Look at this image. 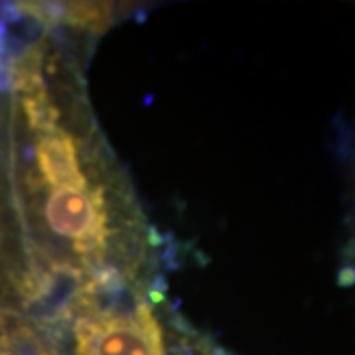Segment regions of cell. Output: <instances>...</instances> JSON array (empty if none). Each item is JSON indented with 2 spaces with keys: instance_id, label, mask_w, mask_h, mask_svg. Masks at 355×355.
I'll return each mask as SVG.
<instances>
[{
  "instance_id": "6da1fadb",
  "label": "cell",
  "mask_w": 355,
  "mask_h": 355,
  "mask_svg": "<svg viewBox=\"0 0 355 355\" xmlns=\"http://www.w3.org/2000/svg\"><path fill=\"white\" fill-rule=\"evenodd\" d=\"M0 355H62L40 324L24 322L18 312L0 308Z\"/></svg>"
}]
</instances>
